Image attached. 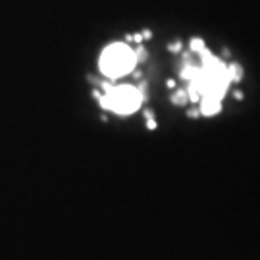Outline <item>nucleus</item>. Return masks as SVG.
<instances>
[{
	"instance_id": "nucleus-1",
	"label": "nucleus",
	"mask_w": 260,
	"mask_h": 260,
	"mask_svg": "<svg viewBox=\"0 0 260 260\" xmlns=\"http://www.w3.org/2000/svg\"><path fill=\"white\" fill-rule=\"evenodd\" d=\"M137 64V54L123 43H114L101 56V72L112 79L129 74Z\"/></svg>"
},
{
	"instance_id": "nucleus-2",
	"label": "nucleus",
	"mask_w": 260,
	"mask_h": 260,
	"mask_svg": "<svg viewBox=\"0 0 260 260\" xmlns=\"http://www.w3.org/2000/svg\"><path fill=\"white\" fill-rule=\"evenodd\" d=\"M143 94L137 87L131 85H120L112 87L103 96V106L116 114H131L141 106Z\"/></svg>"
},
{
	"instance_id": "nucleus-3",
	"label": "nucleus",
	"mask_w": 260,
	"mask_h": 260,
	"mask_svg": "<svg viewBox=\"0 0 260 260\" xmlns=\"http://www.w3.org/2000/svg\"><path fill=\"white\" fill-rule=\"evenodd\" d=\"M222 108V101H218V99H201V112L205 114V116H214V114H218Z\"/></svg>"
}]
</instances>
